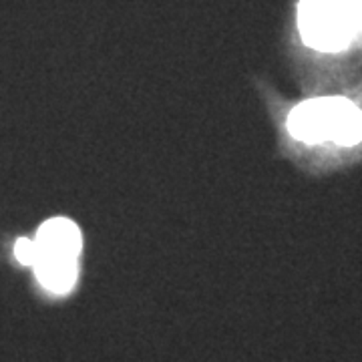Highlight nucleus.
<instances>
[{"mask_svg":"<svg viewBox=\"0 0 362 362\" xmlns=\"http://www.w3.org/2000/svg\"><path fill=\"white\" fill-rule=\"evenodd\" d=\"M298 26L304 42L318 51H342L358 33L349 0H302Z\"/></svg>","mask_w":362,"mask_h":362,"instance_id":"obj_2","label":"nucleus"},{"mask_svg":"<svg viewBox=\"0 0 362 362\" xmlns=\"http://www.w3.org/2000/svg\"><path fill=\"white\" fill-rule=\"evenodd\" d=\"M33 268L40 284L54 294H66L77 282V259L39 258Z\"/></svg>","mask_w":362,"mask_h":362,"instance_id":"obj_4","label":"nucleus"},{"mask_svg":"<svg viewBox=\"0 0 362 362\" xmlns=\"http://www.w3.org/2000/svg\"><path fill=\"white\" fill-rule=\"evenodd\" d=\"M350 11H352V16L356 21V26L358 30H362V0H349Z\"/></svg>","mask_w":362,"mask_h":362,"instance_id":"obj_6","label":"nucleus"},{"mask_svg":"<svg viewBox=\"0 0 362 362\" xmlns=\"http://www.w3.org/2000/svg\"><path fill=\"white\" fill-rule=\"evenodd\" d=\"M14 254H16V258L21 264H25V266H33L35 264V259H37V244H35V240H18L16 242V246H14Z\"/></svg>","mask_w":362,"mask_h":362,"instance_id":"obj_5","label":"nucleus"},{"mask_svg":"<svg viewBox=\"0 0 362 362\" xmlns=\"http://www.w3.org/2000/svg\"><path fill=\"white\" fill-rule=\"evenodd\" d=\"M288 131L300 141H334L349 147L362 141V111L340 97L306 101L290 113Z\"/></svg>","mask_w":362,"mask_h":362,"instance_id":"obj_1","label":"nucleus"},{"mask_svg":"<svg viewBox=\"0 0 362 362\" xmlns=\"http://www.w3.org/2000/svg\"><path fill=\"white\" fill-rule=\"evenodd\" d=\"M37 244V259L39 258H69L77 259L81 252V232L71 220L54 218L40 226ZM35 259V262H37ZM35 266V264H33Z\"/></svg>","mask_w":362,"mask_h":362,"instance_id":"obj_3","label":"nucleus"}]
</instances>
